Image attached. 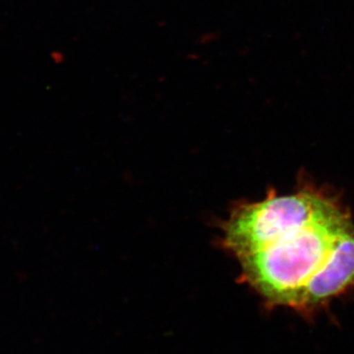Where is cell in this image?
Listing matches in <instances>:
<instances>
[{"instance_id": "cell-1", "label": "cell", "mask_w": 354, "mask_h": 354, "mask_svg": "<svg viewBox=\"0 0 354 354\" xmlns=\"http://www.w3.org/2000/svg\"><path fill=\"white\" fill-rule=\"evenodd\" d=\"M351 227V216L341 209L239 259L241 278L268 306L297 309L305 286Z\"/></svg>"}, {"instance_id": "cell-2", "label": "cell", "mask_w": 354, "mask_h": 354, "mask_svg": "<svg viewBox=\"0 0 354 354\" xmlns=\"http://www.w3.org/2000/svg\"><path fill=\"white\" fill-rule=\"evenodd\" d=\"M339 209L329 197L309 189L244 203L235 207L223 223L221 245L241 259Z\"/></svg>"}, {"instance_id": "cell-3", "label": "cell", "mask_w": 354, "mask_h": 354, "mask_svg": "<svg viewBox=\"0 0 354 354\" xmlns=\"http://www.w3.org/2000/svg\"><path fill=\"white\" fill-rule=\"evenodd\" d=\"M354 286V227L339 237L322 267L305 286L297 310L311 313Z\"/></svg>"}]
</instances>
